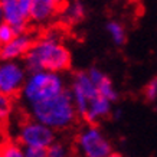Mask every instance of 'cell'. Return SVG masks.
<instances>
[{
    "instance_id": "7c38bea8",
    "label": "cell",
    "mask_w": 157,
    "mask_h": 157,
    "mask_svg": "<svg viewBox=\"0 0 157 157\" xmlns=\"http://www.w3.org/2000/svg\"><path fill=\"white\" fill-rule=\"evenodd\" d=\"M105 30L108 33L109 39L113 40L114 45L117 46H123L127 42V32L123 23H120L118 20H109L105 25Z\"/></svg>"
},
{
    "instance_id": "44dd1931",
    "label": "cell",
    "mask_w": 157,
    "mask_h": 157,
    "mask_svg": "<svg viewBox=\"0 0 157 157\" xmlns=\"http://www.w3.org/2000/svg\"><path fill=\"white\" fill-rule=\"evenodd\" d=\"M0 108H5V109L12 108V98L5 95L2 91H0Z\"/></svg>"
},
{
    "instance_id": "9a60e30c",
    "label": "cell",
    "mask_w": 157,
    "mask_h": 157,
    "mask_svg": "<svg viewBox=\"0 0 157 157\" xmlns=\"http://www.w3.org/2000/svg\"><path fill=\"white\" fill-rule=\"evenodd\" d=\"M48 157H71V148L67 143L55 140L46 148Z\"/></svg>"
},
{
    "instance_id": "5b68a950",
    "label": "cell",
    "mask_w": 157,
    "mask_h": 157,
    "mask_svg": "<svg viewBox=\"0 0 157 157\" xmlns=\"http://www.w3.org/2000/svg\"><path fill=\"white\" fill-rule=\"evenodd\" d=\"M55 140H56V131L33 118L23 121L17 130V143L22 147L38 146L48 148L49 144Z\"/></svg>"
},
{
    "instance_id": "5bb4252c",
    "label": "cell",
    "mask_w": 157,
    "mask_h": 157,
    "mask_svg": "<svg viewBox=\"0 0 157 157\" xmlns=\"http://www.w3.org/2000/svg\"><path fill=\"white\" fill-rule=\"evenodd\" d=\"M97 88H98V94L101 97L107 98V100H109L111 102H115L118 100V91L115 90L114 82H113V79H109L108 76H105L104 79L97 85Z\"/></svg>"
},
{
    "instance_id": "52a82bcc",
    "label": "cell",
    "mask_w": 157,
    "mask_h": 157,
    "mask_svg": "<svg viewBox=\"0 0 157 157\" xmlns=\"http://www.w3.org/2000/svg\"><path fill=\"white\" fill-rule=\"evenodd\" d=\"M69 92H71L72 101L75 105L76 114L79 118L84 117L88 104L92 98H95L98 94V88L94 82L91 81L86 71H78L74 74L71 79V86H69Z\"/></svg>"
},
{
    "instance_id": "30bf717a",
    "label": "cell",
    "mask_w": 157,
    "mask_h": 157,
    "mask_svg": "<svg viewBox=\"0 0 157 157\" xmlns=\"http://www.w3.org/2000/svg\"><path fill=\"white\" fill-rule=\"evenodd\" d=\"M59 12V0H32L29 22L42 26L49 23Z\"/></svg>"
},
{
    "instance_id": "6da1fadb",
    "label": "cell",
    "mask_w": 157,
    "mask_h": 157,
    "mask_svg": "<svg viewBox=\"0 0 157 157\" xmlns=\"http://www.w3.org/2000/svg\"><path fill=\"white\" fill-rule=\"evenodd\" d=\"M22 61L28 72L45 69L62 74L69 69L72 56L69 49L62 42L61 36L56 32H48L35 39Z\"/></svg>"
},
{
    "instance_id": "ffe728a7",
    "label": "cell",
    "mask_w": 157,
    "mask_h": 157,
    "mask_svg": "<svg viewBox=\"0 0 157 157\" xmlns=\"http://www.w3.org/2000/svg\"><path fill=\"white\" fill-rule=\"evenodd\" d=\"M86 74H88V76L91 78V81L94 82L95 85H98V84H100V82L102 81V79H104L105 76H107V75L104 74V72L101 71L100 68H97V67L90 68V69L86 71Z\"/></svg>"
},
{
    "instance_id": "8fae6325",
    "label": "cell",
    "mask_w": 157,
    "mask_h": 157,
    "mask_svg": "<svg viewBox=\"0 0 157 157\" xmlns=\"http://www.w3.org/2000/svg\"><path fill=\"white\" fill-rule=\"evenodd\" d=\"M111 113H113V102L104 97L97 95L95 98H92L90 101L82 120L86 124H98L104 118L109 117Z\"/></svg>"
},
{
    "instance_id": "2e32d148",
    "label": "cell",
    "mask_w": 157,
    "mask_h": 157,
    "mask_svg": "<svg viewBox=\"0 0 157 157\" xmlns=\"http://www.w3.org/2000/svg\"><path fill=\"white\" fill-rule=\"evenodd\" d=\"M0 157H25L23 147L19 143H7L0 148Z\"/></svg>"
},
{
    "instance_id": "277c9868",
    "label": "cell",
    "mask_w": 157,
    "mask_h": 157,
    "mask_svg": "<svg viewBox=\"0 0 157 157\" xmlns=\"http://www.w3.org/2000/svg\"><path fill=\"white\" fill-rule=\"evenodd\" d=\"M76 150L81 157H107L113 146L97 124H86L76 136Z\"/></svg>"
},
{
    "instance_id": "d4e9b609",
    "label": "cell",
    "mask_w": 157,
    "mask_h": 157,
    "mask_svg": "<svg viewBox=\"0 0 157 157\" xmlns=\"http://www.w3.org/2000/svg\"><path fill=\"white\" fill-rule=\"evenodd\" d=\"M3 22V16H2V9H0V23Z\"/></svg>"
},
{
    "instance_id": "7402d4cb",
    "label": "cell",
    "mask_w": 157,
    "mask_h": 157,
    "mask_svg": "<svg viewBox=\"0 0 157 157\" xmlns=\"http://www.w3.org/2000/svg\"><path fill=\"white\" fill-rule=\"evenodd\" d=\"M9 114H10V109H5V108H0V127L7 121L9 118Z\"/></svg>"
},
{
    "instance_id": "cb8c5ba5",
    "label": "cell",
    "mask_w": 157,
    "mask_h": 157,
    "mask_svg": "<svg viewBox=\"0 0 157 157\" xmlns=\"http://www.w3.org/2000/svg\"><path fill=\"white\" fill-rule=\"evenodd\" d=\"M107 157H123V156H121V154H118V153H114V151H113V153H109Z\"/></svg>"
},
{
    "instance_id": "4fadbf2b",
    "label": "cell",
    "mask_w": 157,
    "mask_h": 157,
    "mask_svg": "<svg viewBox=\"0 0 157 157\" xmlns=\"http://www.w3.org/2000/svg\"><path fill=\"white\" fill-rule=\"evenodd\" d=\"M85 17V7L81 2H74L68 5L62 12V20L65 23H78Z\"/></svg>"
},
{
    "instance_id": "ac0fdd59",
    "label": "cell",
    "mask_w": 157,
    "mask_h": 157,
    "mask_svg": "<svg viewBox=\"0 0 157 157\" xmlns=\"http://www.w3.org/2000/svg\"><path fill=\"white\" fill-rule=\"evenodd\" d=\"M144 97L150 102H156L157 101V76L150 79L147 85L144 86Z\"/></svg>"
},
{
    "instance_id": "ba28073f",
    "label": "cell",
    "mask_w": 157,
    "mask_h": 157,
    "mask_svg": "<svg viewBox=\"0 0 157 157\" xmlns=\"http://www.w3.org/2000/svg\"><path fill=\"white\" fill-rule=\"evenodd\" d=\"M33 40V36L28 33V30L17 33L12 40L0 45V61H22Z\"/></svg>"
},
{
    "instance_id": "8992f818",
    "label": "cell",
    "mask_w": 157,
    "mask_h": 157,
    "mask_svg": "<svg viewBox=\"0 0 157 157\" xmlns=\"http://www.w3.org/2000/svg\"><path fill=\"white\" fill-rule=\"evenodd\" d=\"M28 69L20 61H0V91L9 98L20 94Z\"/></svg>"
},
{
    "instance_id": "9c48e42d",
    "label": "cell",
    "mask_w": 157,
    "mask_h": 157,
    "mask_svg": "<svg viewBox=\"0 0 157 157\" xmlns=\"http://www.w3.org/2000/svg\"><path fill=\"white\" fill-rule=\"evenodd\" d=\"M0 9L3 22L13 26L17 33L28 30L29 16L23 12L19 0H0Z\"/></svg>"
},
{
    "instance_id": "d6986e66",
    "label": "cell",
    "mask_w": 157,
    "mask_h": 157,
    "mask_svg": "<svg viewBox=\"0 0 157 157\" xmlns=\"http://www.w3.org/2000/svg\"><path fill=\"white\" fill-rule=\"evenodd\" d=\"M23 154L25 157H48L46 147H38V146H25Z\"/></svg>"
},
{
    "instance_id": "603a6c76",
    "label": "cell",
    "mask_w": 157,
    "mask_h": 157,
    "mask_svg": "<svg viewBox=\"0 0 157 157\" xmlns=\"http://www.w3.org/2000/svg\"><path fill=\"white\" fill-rule=\"evenodd\" d=\"M19 3L22 6L23 12L29 16V9H30V5H32V0H19Z\"/></svg>"
},
{
    "instance_id": "7a4b0ae2",
    "label": "cell",
    "mask_w": 157,
    "mask_h": 157,
    "mask_svg": "<svg viewBox=\"0 0 157 157\" xmlns=\"http://www.w3.org/2000/svg\"><path fill=\"white\" fill-rule=\"evenodd\" d=\"M30 118L51 127L55 131H62L75 124L78 114L69 90H63L56 95L38 101L26 107Z\"/></svg>"
},
{
    "instance_id": "e0dca14e",
    "label": "cell",
    "mask_w": 157,
    "mask_h": 157,
    "mask_svg": "<svg viewBox=\"0 0 157 157\" xmlns=\"http://www.w3.org/2000/svg\"><path fill=\"white\" fill-rule=\"evenodd\" d=\"M16 35H17V32L14 30L13 26H10V25L6 23V22H2V23H0V45L12 40Z\"/></svg>"
},
{
    "instance_id": "3957f363",
    "label": "cell",
    "mask_w": 157,
    "mask_h": 157,
    "mask_svg": "<svg viewBox=\"0 0 157 157\" xmlns=\"http://www.w3.org/2000/svg\"><path fill=\"white\" fill-rule=\"evenodd\" d=\"M67 90V82L61 72L53 71H30L28 72L22 91L20 100L26 107L38 101L46 100Z\"/></svg>"
},
{
    "instance_id": "484cf974",
    "label": "cell",
    "mask_w": 157,
    "mask_h": 157,
    "mask_svg": "<svg viewBox=\"0 0 157 157\" xmlns=\"http://www.w3.org/2000/svg\"><path fill=\"white\" fill-rule=\"evenodd\" d=\"M120 2H125V0H120Z\"/></svg>"
}]
</instances>
